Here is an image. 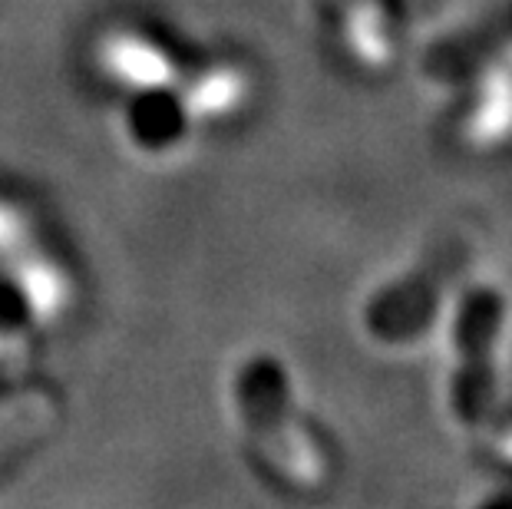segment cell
<instances>
[{"label": "cell", "instance_id": "obj_6", "mask_svg": "<svg viewBox=\"0 0 512 509\" xmlns=\"http://www.w3.org/2000/svg\"><path fill=\"white\" fill-rule=\"evenodd\" d=\"M106 70L113 73L116 83L129 86V90H159L172 80L169 57L162 53L156 43L146 37H119L106 47Z\"/></svg>", "mask_w": 512, "mask_h": 509}, {"label": "cell", "instance_id": "obj_5", "mask_svg": "<svg viewBox=\"0 0 512 509\" xmlns=\"http://www.w3.org/2000/svg\"><path fill=\"white\" fill-rule=\"evenodd\" d=\"M443 0H321L334 53L367 77H384L407 57Z\"/></svg>", "mask_w": 512, "mask_h": 509}, {"label": "cell", "instance_id": "obj_1", "mask_svg": "<svg viewBox=\"0 0 512 509\" xmlns=\"http://www.w3.org/2000/svg\"><path fill=\"white\" fill-rule=\"evenodd\" d=\"M443 400L450 420L496 470H512V298L486 278L466 281L446 318Z\"/></svg>", "mask_w": 512, "mask_h": 509}, {"label": "cell", "instance_id": "obj_3", "mask_svg": "<svg viewBox=\"0 0 512 509\" xmlns=\"http://www.w3.org/2000/svg\"><path fill=\"white\" fill-rule=\"evenodd\" d=\"M235 400L252 453L278 486L311 493L331 480L328 447L301 410L285 364L275 357H252L238 371Z\"/></svg>", "mask_w": 512, "mask_h": 509}, {"label": "cell", "instance_id": "obj_4", "mask_svg": "<svg viewBox=\"0 0 512 509\" xmlns=\"http://www.w3.org/2000/svg\"><path fill=\"white\" fill-rule=\"evenodd\" d=\"M473 258V238L453 232L397 278L384 281L361 311V328L370 344L390 354H407L437 338L466 285V268Z\"/></svg>", "mask_w": 512, "mask_h": 509}, {"label": "cell", "instance_id": "obj_2", "mask_svg": "<svg viewBox=\"0 0 512 509\" xmlns=\"http://www.w3.org/2000/svg\"><path fill=\"white\" fill-rule=\"evenodd\" d=\"M430 80L450 90L446 133L470 153L512 143V4L427 50Z\"/></svg>", "mask_w": 512, "mask_h": 509}]
</instances>
